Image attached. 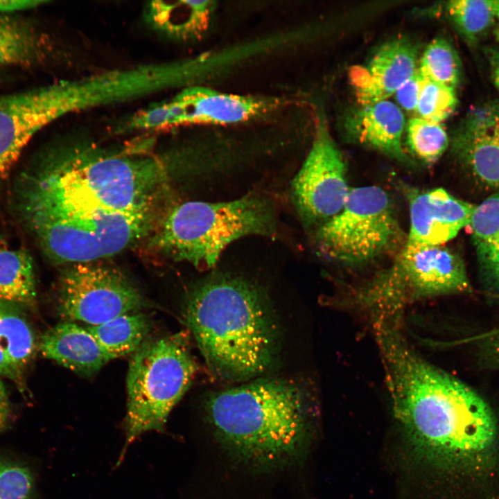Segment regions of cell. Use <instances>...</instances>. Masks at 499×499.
I'll return each instance as SVG.
<instances>
[{
    "mask_svg": "<svg viewBox=\"0 0 499 499\" xmlns=\"http://www.w3.org/2000/svg\"><path fill=\"white\" fill-rule=\"evenodd\" d=\"M16 202L44 252L63 265L121 252L149 236L161 216L102 176L71 170L47 154L21 177Z\"/></svg>",
    "mask_w": 499,
    "mask_h": 499,
    "instance_id": "1",
    "label": "cell"
},
{
    "mask_svg": "<svg viewBox=\"0 0 499 499\" xmlns=\"http://www.w3.org/2000/svg\"><path fill=\"white\" fill-rule=\"evenodd\" d=\"M374 329L394 415L414 448L448 464L471 462L489 452L497 426L484 400L419 356L399 324L381 322Z\"/></svg>",
    "mask_w": 499,
    "mask_h": 499,
    "instance_id": "2",
    "label": "cell"
},
{
    "mask_svg": "<svg viewBox=\"0 0 499 499\" xmlns=\"http://www.w3.org/2000/svg\"><path fill=\"white\" fill-rule=\"evenodd\" d=\"M183 313L218 377L247 380L271 366L277 349V321L257 285L228 274L207 277L189 291Z\"/></svg>",
    "mask_w": 499,
    "mask_h": 499,
    "instance_id": "3",
    "label": "cell"
},
{
    "mask_svg": "<svg viewBox=\"0 0 499 499\" xmlns=\"http://www.w3.org/2000/svg\"><path fill=\"white\" fill-rule=\"evenodd\" d=\"M206 410L229 455L253 467L272 469L293 462L305 449L313 410L296 384L263 379L211 394Z\"/></svg>",
    "mask_w": 499,
    "mask_h": 499,
    "instance_id": "4",
    "label": "cell"
},
{
    "mask_svg": "<svg viewBox=\"0 0 499 499\" xmlns=\"http://www.w3.org/2000/svg\"><path fill=\"white\" fill-rule=\"evenodd\" d=\"M276 227L273 207L261 196L222 202L189 201L163 212L150 234V244L173 260L209 268L231 242L247 235L272 236Z\"/></svg>",
    "mask_w": 499,
    "mask_h": 499,
    "instance_id": "5",
    "label": "cell"
},
{
    "mask_svg": "<svg viewBox=\"0 0 499 499\" xmlns=\"http://www.w3.org/2000/svg\"><path fill=\"white\" fill-rule=\"evenodd\" d=\"M195 371L181 333L147 338L133 353L127 374L125 447L144 432L163 430Z\"/></svg>",
    "mask_w": 499,
    "mask_h": 499,
    "instance_id": "6",
    "label": "cell"
},
{
    "mask_svg": "<svg viewBox=\"0 0 499 499\" xmlns=\"http://www.w3.org/2000/svg\"><path fill=\"white\" fill-rule=\"evenodd\" d=\"M466 267L455 252L405 244L394 263L358 295L372 316H401L411 301L471 290Z\"/></svg>",
    "mask_w": 499,
    "mask_h": 499,
    "instance_id": "7",
    "label": "cell"
},
{
    "mask_svg": "<svg viewBox=\"0 0 499 499\" xmlns=\"http://www.w3.org/2000/svg\"><path fill=\"white\" fill-rule=\"evenodd\" d=\"M400 236L389 194L379 186H365L351 189L342 209L320 224L315 240L326 259L358 265L387 252Z\"/></svg>",
    "mask_w": 499,
    "mask_h": 499,
    "instance_id": "8",
    "label": "cell"
},
{
    "mask_svg": "<svg viewBox=\"0 0 499 499\" xmlns=\"http://www.w3.org/2000/svg\"><path fill=\"white\" fill-rule=\"evenodd\" d=\"M57 288V312L67 322L95 326L149 306L123 272L102 261L66 265Z\"/></svg>",
    "mask_w": 499,
    "mask_h": 499,
    "instance_id": "9",
    "label": "cell"
},
{
    "mask_svg": "<svg viewBox=\"0 0 499 499\" xmlns=\"http://www.w3.org/2000/svg\"><path fill=\"white\" fill-rule=\"evenodd\" d=\"M274 105L273 100L191 85L169 100L138 110L132 121L134 128L141 132L191 123L234 124L260 116Z\"/></svg>",
    "mask_w": 499,
    "mask_h": 499,
    "instance_id": "10",
    "label": "cell"
},
{
    "mask_svg": "<svg viewBox=\"0 0 499 499\" xmlns=\"http://www.w3.org/2000/svg\"><path fill=\"white\" fill-rule=\"evenodd\" d=\"M350 190L343 156L320 114L310 149L292 184L295 206L306 222L322 224L342 209Z\"/></svg>",
    "mask_w": 499,
    "mask_h": 499,
    "instance_id": "11",
    "label": "cell"
},
{
    "mask_svg": "<svg viewBox=\"0 0 499 499\" xmlns=\"http://www.w3.org/2000/svg\"><path fill=\"white\" fill-rule=\"evenodd\" d=\"M76 110L73 89L67 79L1 96L0 180L37 132Z\"/></svg>",
    "mask_w": 499,
    "mask_h": 499,
    "instance_id": "12",
    "label": "cell"
},
{
    "mask_svg": "<svg viewBox=\"0 0 499 499\" xmlns=\"http://www.w3.org/2000/svg\"><path fill=\"white\" fill-rule=\"evenodd\" d=\"M410 231L406 244L439 246L469 225L475 206L444 189L408 193Z\"/></svg>",
    "mask_w": 499,
    "mask_h": 499,
    "instance_id": "13",
    "label": "cell"
},
{
    "mask_svg": "<svg viewBox=\"0 0 499 499\" xmlns=\"http://www.w3.org/2000/svg\"><path fill=\"white\" fill-rule=\"evenodd\" d=\"M417 49L408 39L388 41L367 65L354 67L349 77L360 105L387 100L417 70Z\"/></svg>",
    "mask_w": 499,
    "mask_h": 499,
    "instance_id": "14",
    "label": "cell"
},
{
    "mask_svg": "<svg viewBox=\"0 0 499 499\" xmlns=\"http://www.w3.org/2000/svg\"><path fill=\"white\" fill-rule=\"evenodd\" d=\"M453 150L478 182L499 189V104L467 118L453 139Z\"/></svg>",
    "mask_w": 499,
    "mask_h": 499,
    "instance_id": "15",
    "label": "cell"
},
{
    "mask_svg": "<svg viewBox=\"0 0 499 499\" xmlns=\"http://www.w3.org/2000/svg\"><path fill=\"white\" fill-rule=\"evenodd\" d=\"M38 349L44 357L83 376L94 375L110 360L87 329L71 322L46 331L40 339Z\"/></svg>",
    "mask_w": 499,
    "mask_h": 499,
    "instance_id": "16",
    "label": "cell"
},
{
    "mask_svg": "<svg viewBox=\"0 0 499 499\" xmlns=\"http://www.w3.org/2000/svg\"><path fill=\"white\" fill-rule=\"evenodd\" d=\"M405 126L403 112L387 99L360 105L348 121L360 142L401 161L408 158L402 146Z\"/></svg>",
    "mask_w": 499,
    "mask_h": 499,
    "instance_id": "17",
    "label": "cell"
},
{
    "mask_svg": "<svg viewBox=\"0 0 499 499\" xmlns=\"http://www.w3.org/2000/svg\"><path fill=\"white\" fill-rule=\"evenodd\" d=\"M37 348L24 311L0 299V377L12 380L23 391L25 374Z\"/></svg>",
    "mask_w": 499,
    "mask_h": 499,
    "instance_id": "18",
    "label": "cell"
},
{
    "mask_svg": "<svg viewBox=\"0 0 499 499\" xmlns=\"http://www.w3.org/2000/svg\"><path fill=\"white\" fill-rule=\"evenodd\" d=\"M50 39L28 20L0 13V67H33L48 60Z\"/></svg>",
    "mask_w": 499,
    "mask_h": 499,
    "instance_id": "19",
    "label": "cell"
},
{
    "mask_svg": "<svg viewBox=\"0 0 499 499\" xmlns=\"http://www.w3.org/2000/svg\"><path fill=\"white\" fill-rule=\"evenodd\" d=\"M469 225L483 283L499 292V189L475 206Z\"/></svg>",
    "mask_w": 499,
    "mask_h": 499,
    "instance_id": "20",
    "label": "cell"
},
{
    "mask_svg": "<svg viewBox=\"0 0 499 499\" xmlns=\"http://www.w3.org/2000/svg\"><path fill=\"white\" fill-rule=\"evenodd\" d=\"M209 1H152L143 10L155 30L175 38L190 37L202 30L210 11Z\"/></svg>",
    "mask_w": 499,
    "mask_h": 499,
    "instance_id": "21",
    "label": "cell"
},
{
    "mask_svg": "<svg viewBox=\"0 0 499 499\" xmlns=\"http://www.w3.org/2000/svg\"><path fill=\"white\" fill-rule=\"evenodd\" d=\"M33 261L22 249L0 247V299L22 310L36 307Z\"/></svg>",
    "mask_w": 499,
    "mask_h": 499,
    "instance_id": "22",
    "label": "cell"
},
{
    "mask_svg": "<svg viewBox=\"0 0 499 499\" xmlns=\"http://www.w3.org/2000/svg\"><path fill=\"white\" fill-rule=\"evenodd\" d=\"M151 329L150 317L139 312L123 314L87 328L110 360L136 351L148 338Z\"/></svg>",
    "mask_w": 499,
    "mask_h": 499,
    "instance_id": "23",
    "label": "cell"
},
{
    "mask_svg": "<svg viewBox=\"0 0 499 499\" xmlns=\"http://www.w3.org/2000/svg\"><path fill=\"white\" fill-rule=\"evenodd\" d=\"M460 60L453 46L444 38L433 40L426 47L417 68L425 78L454 89L460 78Z\"/></svg>",
    "mask_w": 499,
    "mask_h": 499,
    "instance_id": "24",
    "label": "cell"
},
{
    "mask_svg": "<svg viewBox=\"0 0 499 499\" xmlns=\"http://www.w3.org/2000/svg\"><path fill=\"white\" fill-rule=\"evenodd\" d=\"M497 1L454 0L446 6L449 17L464 37L476 40L491 26L496 16Z\"/></svg>",
    "mask_w": 499,
    "mask_h": 499,
    "instance_id": "25",
    "label": "cell"
},
{
    "mask_svg": "<svg viewBox=\"0 0 499 499\" xmlns=\"http://www.w3.org/2000/svg\"><path fill=\"white\" fill-rule=\"evenodd\" d=\"M406 138L411 152L427 163L438 159L448 146V137L441 125L420 117L409 120Z\"/></svg>",
    "mask_w": 499,
    "mask_h": 499,
    "instance_id": "26",
    "label": "cell"
},
{
    "mask_svg": "<svg viewBox=\"0 0 499 499\" xmlns=\"http://www.w3.org/2000/svg\"><path fill=\"white\" fill-rule=\"evenodd\" d=\"M423 78L416 112L420 118L440 123L455 109V89Z\"/></svg>",
    "mask_w": 499,
    "mask_h": 499,
    "instance_id": "27",
    "label": "cell"
},
{
    "mask_svg": "<svg viewBox=\"0 0 499 499\" xmlns=\"http://www.w3.org/2000/svg\"><path fill=\"white\" fill-rule=\"evenodd\" d=\"M33 485V474L26 465L0 457V499H30Z\"/></svg>",
    "mask_w": 499,
    "mask_h": 499,
    "instance_id": "28",
    "label": "cell"
},
{
    "mask_svg": "<svg viewBox=\"0 0 499 499\" xmlns=\"http://www.w3.org/2000/svg\"><path fill=\"white\" fill-rule=\"evenodd\" d=\"M423 79V76L417 70L394 93L397 103L404 110L409 112L416 111Z\"/></svg>",
    "mask_w": 499,
    "mask_h": 499,
    "instance_id": "29",
    "label": "cell"
},
{
    "mask_svg": "<svg viewBox=\"0 0 499 499\" xmlns=\"http://www.w3.org/2000/svg\"><path fill=\"white\" fill-rule=\"evenodd\" d=\"M13 417L12 405L3 383L0 380V433L11 424Z\"/></svg>",
    "mask_w": 499,
    "mask_h": 499,
    "instance_id": "30",
    "label": "cell"
},
{
    "mask_svg": "<svg viewBox=\"0 0 499 499\" xmlns=\"http://www.w3.org/2000/svg\"><path fill=\"white\" fill-rule=\"evenodd\" d=\"M481 354L491 366L499 369V334L487 339L481 344Z\"/></svg>",
    "mask_w": 499,
    "mask_h": 499,
    "instance_id": "31",
    "label": "cell"
},
{
    "mask_svg": "<svg viewBox=\"0 0 499 499\" xmlns=\"http://www.w3.org/2000/svg\"><path fill=\"white\" fill-rule=\"evenodd\" d=\"M46 2L42 0H0V13H15L33 9Z\"/></svg>",
    "mask_w": 499,
    "mask_h": 499,
    "instance_id": "32",
    "label": "cell"
},
{
    "mask_svg": "<svg viewBox=\"0 0 499 499\" xmlns=\"http://www.w3.org/2000/svg\"><path fill=\"white\" fill-rule=\"evenodd\" d=\"M493 81L496 86L499 89V60L496 63L493 69Z\"/></svg>",
    "mask_w": 499,
    "mask_h": 499,
    "instance_id": "33",
    "label": "cell"
},
{
    "mask_svg": "<svg viewBox=\"0 0 499 499\" xmlns=\"http://www.w3.org/2000/svg\"><path fill=\"white\" fill-rule=\"evenodd\" d=\"M159 218H160V217H159ZM157 221H158V220H157ZM156 224H157V223H156ZM154 228H155V227H154ZM30 229L32 231L33 233H34V235L35 236L36 238L37 239L35 229H34L33 228H30ZM37 240H38V239H37ZM38 242H39V241H38ZM40 247H41V246H40ZM43 251H44V250H43ZM44 253H45V252H44ZM45 254H46V253H45ZM48 257H49V256H48ZM49 259H50V258H49ZM51 261H52V260H51ZM101 261H102V260H101ZM53 262H54V261H53ZM54 263H55V262H54ZM72 264H73V263H72ZM69 265H70V264H69Z\"/></svg>",
    "mask_w": 499,
    "mask_h": 499,
    "instance_id": "34",
    "label": "cell"
},
{
    "mask_svg": "<svg viewBox=\"0 0 499 499\" xmlns=\"http://www.w3.org/2000/svg\"><path fill=\"white\" fill-rule=\"evenodd\" d=\"M496 11L497 16L499 17V1H497Z\"/></svg>",
    "mask_w": 499,
    "mask_h": 499,
    "instance_id": "35",
    "label": "cell"
}]
</instances>
